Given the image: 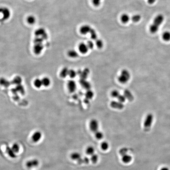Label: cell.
<instances>
[{
  "mask_svg": "<svg viewBox=\"0 0 170 170\" xmlns=\"http://www.w3.org/2000/svg\"><path fill=\"white\" fill-rule=\"evenodd\" d=\"M90 161V159L88 157H84V158H81L77 162L79 164H88L89 163Z\"/></svg>",
  "mask_w": 170,
  "mask_h": 170,
  "instance_id": "f546056e",
  "label": "cell"
},
{
  "mask_svg": "<svg viewBox=\"0 0 170 170\" xmlns=\"http://www.w3.org/2000/svg\"><path fill=\"white\" fill-rule=\"evenodd\" d=\"M156 0H148V2L150 4H153L156 2Z\"/></svg>",
  "mask_w": 170,
  "mask_h": 170,
  "instance_id": "ee69618b",
  "label": "cell"
},
{
  "mask_svg": "<svg viewBox=\"0 0 170 170\" xmlns=\"http://www.w3.org/2000/svg\"><path fill=\"white\" fill-rule=\"evenodd\" d=\"M141 15L139 14L134 15L132 16L131 18V20L133 23H138L140 21L141 19Z\"/></svg>",
  "mask_w": 170,
  "mask_h": 170,
  "instance_id": "1f68e13d",
  "label": "cell"
},
{
  "mask_svg": "<svg viewBox=\"0 0 170 170\" xmlns=\"http://www.w3.org/2000/svg\"><path fill=\"white\" fill-rule=\"evenodd\" d=\"M160 170H169V168H168L167 167H163L161 169H160Z\"/></svg>",
  "mask_w": 170,
  "mask_h": 170,
  "instance_id": "f6af8a7d",
  "label": "cell"
},
{
  "mask_svg": "<svg viewBox=\"0 0 170 170\" xmlns=\"http://www.w3.org/2000/svg\"><path fill=\"white\" fill-rule=\"evenodd\" d=\"M22 81V78L19 76H17L13 79L12 82L13 84L18 86L19 85L21 84Z\"/></svg>",
  "mask_w": 170,
  "mask_h": 170,
  "instance_id": "4316f807",
  "label": "cell"
},
{
  "mask_svg": "<svg viewBox=\"0 0 170 170\" xmlns=\"http://www.w3.org/2000/svg\"><path fill=\"white\" fill-rule=\"evenodd\" d=\"M124 95L126 99L130 101H132L134 99V96L130 90L128 89H125L124 92Z\"/></svg>",
  "mask_w": 170,
  "mask_h": 170,
  "instance_id": "9a60e30c",
  "label": "cell"
},
{
  "mask_svg": "<svg viewBox=\"0 0 170 170\" xmlns=\"http://www.w3.org/2000/svg\"><path fill=\"white\" fill-rule=\"evenodd\" d=\"M42 137V132L39 131H35L33 134L31 139L32 140L34 143H38L41 140Z\"/></svg>",
  "mask_w": 170,
  "mask_h": 170,
  "instance_id": "30bf717a",
  "label": "cell"
},
{
  "mask_svg": "<svg viewBox=\"0 0 170 170\" xmlns=\"http://www.w3.org/2000/svg\"><path fill=\"white\" fill-rule=\"evenodd\" d=\"M89 33L90 34V37L91 39L94 40H96L98 39V36L95 30L92 28L90 31Z\"/></svg>",
  "mask_w": 170,
  "mask_h": 170,
  "instance_id": "d4e9b609",
  "label": "cell"
},
{
  "mask_svg": "<svg viewBox=\"0 0 170 170\" xmlns=\"http://www.w3.org/2000/svg\"><path fill=\"white\" fill-rule=\"evenodd\" d=\"M153 117L152 115L149 114L147 115L144 122V127L146 129H148L150 128L152 124Z\"/></svg>",
  "mask_w": 170,
  "mask_h": 170,
  "instance_id": "5b68a950",
  "label": "cell"
},
{
  "mask_svg": "<svg viewBox=\"0 0 170 170\" xmlns=\"http://www.w3.org/2000/svg\"><path fill=\"white\" fill-rule=\"evenodd\" d=\"M132 159V157L127 154L122 156V161L124 163L127 164L130 163Z\"/></svg>",
  "mask_w": 170,
  "mask_h": 170,
  "instance_id": "e0dca14e",
  "label": "cell"
},
{
  "mask_svg": "<svg viewBox=\"0 0 170 170\" xmlns=\"http://www.w3.org/2000/svg\"><path fill=\"white\" fill-rule=\"evenodd\" d=\"M86 44L89 49H93L94 47V44L91 41H88Z\"/></svg>",
  "mask_w": 170,
  "mask_h": 170,
  "instance_id": "7bdbcfd3",
  "label": "cell"
},
{
  "mask_svg": "<svg viewBox=\"0 0 170 170\" xmlns=\"http://www.w3.org/2000/svg\"><path fill=\"white\" fill-rule=\"evenodd\" d=\"M0 85L5 87H8L10 85V82L8 80L4 78H0Z\"/></svg>",
  "mask_w": 170,
  "mask_h": 170,
  "instance_id": "cb8c5ba5",
  "label": "cell"
},
{
  "mask_svg": "<svg viewBox=\"0 0 170 170\" xmlns=\"http://www.w3.org/2000/svg\"><path fill=\"white\" fill-rule=\"evenodd\" d=\"M77 75L79 76L81 79L86 80L90 73L89 69L88 68H85L83 71L79 70L77 72Z\"/></svg>",
  "mask_w": 170,
  "mask_h": 170,
  "instance_id": "8992f818",
  "label": "cell"
},
{
  "mask_svg": "<svg viewBox=\"0 0 170 170\" xmlns=\"http://www.w3.org/2000/svg\"><path fill=\"white\" fill-rule=\"evenodd\" d=\"M42 82L43 86L45 87H48L51 84V80L49 77H45L42 79Z\"/></svg>",
  "mask_w": 170,
  "mask_h": 170,
  "instance_id": "d6986e66",
  "label": "cell"
},
{
  "mask_svg": "<svg viewBox=\"0 0 170 170\" xmlns=\"http://www.w3.org/2000/svg\"><path fill=\"white\" fill-rule=\"evenodd\" d=\"M98 156L96 154H94L91 156L90 160L92 163H95L98 161Z\"/></svg>",
  "mask_w": 170,
  "mask_h": 170,
  "instance_id": "e575fe53",
  "label": "cell"
},
{
  "mask_svg": "<svg viewBox=\"0 0 170 170\" xmlns=\"http://www.w3.org/2000/svg\"><path fill=\"white\" fill-rule=\"evenodd\" d=\"M69 70L67 67H64L62 69L60 73V77L62 78H65L68 76Z\"/></svg>",
  "mask_w": 170,
  "mask_h": 170,
  "instance_id": "ffe728a7",
  "label": "cell"
},
{
  "mask_svg": "<svg viewBox=\"0 0 170 170\" xmlns=\"http://www.w3.org/2000/svg\"><path fill=\"white\" fill-rule=\"evenodd\" d=\"M102 0H92V3L94 6L98 7L100 5Z\"/></svg>",
  "mask_w": 170,
  "mask_h": 170,
  "instance_id": "60d3db41",
  "label": "cell"
},
{
  "mask_svg": "<svg viewBox=\"0 0 170 170\" xmlns=\"http://www.w3.org/2000/svg\"><path fill=\"white\" fill-rule=\"evenodd\" d=\"M0 14L2 15L3 19L4 20H8L11 16L10 10L6 7H0Z\"/></svg>",
  "mask_w": 170,
  "mask_h": 170,
  "instance_id": "3957f363",
  "label": "cell"
},
{
  "mask_svg": "<svg viewBox=\"0 0 170 170\" xmlns=\"http://www.w3.org/2000/svg\"><path fill=\"white\" fill-rule=\"evenodd\" d=\"M67 55L70 58H77L79 54L75 50H70L68 52Z\"/></svg>",
  "mask_w": 170,
  "mask_h": 170,
  "instance_id": "ac0fdd59",
  "label": "cell"
},
{
  "mask_svg": "<svg viewBox=\"0 0 170 170\" xmlns=\"http://www.w3.org/2000/svg\"><path fill=\"white\" fill-rule=\"evenodd\" d=\"M162 38L166 42H168L170 40V32L168 31H166L162 35Z\"/></svg>",
  "mask_w": 170,
  "mask_h": 170,
  "instance_id": "83f0119b",
  "label": "cell"
},
{
  "mask_svg": "<svg viewBox=\"0 0 170 170\" xmlns=\"http://www.w3.org/2000/svg\"><path fill=\"white\" fill-rule=\"evenodd\" d=\"M164 18L162 15H158L154 19L153 23L150 26L149 30L150 32L155 33L158 30L160 25L162 24Z\"/></svg>",
  "mask_w": 170,
  "mask_h": 170,
  "instance_id": "6da1fadb",
  "label": "cell"
},
{
  "mask_svg": "<svg viewBox=\"0 0 170 170\" xmlns=\"http://www.w3.org/2000/svg\"><path fill=\"white\" fill-rule=\"evenodd\" d=\"M95 133V136L97 140H100L103 139L104 137L103 133L101 131H97L96 132L94 133Z\"/></svg>",
  "mask_w": 170,
  "mask_h": 170,
  "instance_id": "d590c367",
  "label": "cell"
},
{
  "mask_svg": "<svg viewBox=\"0 0 170 170\" xmlns=\"http://www.w3.org/2000/svg\"><path fill=\"white\" fill-rule=\"evenodd\" d=\"M71 158L73 160L78 161L81 158H82V157H81V154L79 153L78 152H74L71 154Z\"/></svg>",
  "mask_w": 170,
  "mask_h": 170,
  "instance_id": "7402d4cb",
  "label": "cell"
},
{
  "mask_svg": "<svg viewBox=\"0 0 170 170\" xmlns=\"http://www.w3.org/2000/svg\"><path fill=\"white\" fill-rule=\"evenodd\" d=\"M120 19L122 23L124 24H126L128 23L131 19L128 14L124 13L121 15Z\"/></svg>",
  "mask_w": 170,
  "mask_h": 170,
  "instance_id": "2e32d148",
  "label": "cell"
},
{
  "mask_svg": "<svg viewBox=\"0 0 170 170\" xmlns=\"http://www.w3.org/2000/svg\"><path fill=\"white\" fill-rule=\"evenodd\" d=\"M6 153L8 154V156L12 158H16V154L13 150L11 147L7 146L6 147Z\"/></svg>",
  "mask_w": 170,
  "mask_h": 170,
  "instance_id": "5bb4252c",
  "label": "cell"
},
{
  "mask_svg": "<svg viewBox=\"0 0 170 170\" xmlns=\"http://www.w3.org/2000/svg\"><path fill=\"white\" fill-rule=\"evenodd\" d=\"M13 150L16 154L18 153L20 151V147L19 144L17 143H14L11 147Z\"/></svg>",
  "mask_w": 170,
  "mask_h": 170,
  "instance_id": "d6a6232c",
  "label": "cell"
},
{
  "mask_svg": "<svg viewBox=\"0 0 170 170\" xmlns=\"http://www.w3.org/2000/svg\"><path fill=\"white\" fill-rule=\"evenodd\" d=\"M92 28L88 24H84L82 25L80 28V32L81 34L86 35L88 33H89Z\"/></svg>",
  "mask_w": 170,
  "mask_h": 170,
  "instance_id": "9c48e42d",
  "label": "cell"
},
{
  "mask_svg": "<svg viewBox=\"0 0 170 170\" xmlns=\"http://www.w3.org/2000/svg\"><path fill=\"white\" fill-rule=\"evenodd\" d=\"M117 99H118V100L119 101V102L122 103H124L126 101V97L124 96V94L123 95L120 94V95L117 98Z\"/></svg>",
  "mask_w": 170,
  "mask_h": 170,
  "instance_id": "ab89813d",
  "label": "cell"
},
{
  "mask_svg": "<svg viewBox=\"0 0 170 170\" xmlns=\"http://www.w3.org/2000/svg\"><path fill=\"white\" fill-rule=\"evenodd\" d=\"M77 75V73L73 69H69L68 76L71 78H75V77H76Z\"/></svg>",
  "mask_w": 170,
  "mask_h": 170,
  "instance_id": "836d02e7",
  "label": "cell"
},
{
  "mask_svg": "<svg viewBox=\"0 0 170 170\" xmlns=\"http://www.w3.org/2000/svg\"><path fill=\"white\" fill-rule=\"evenodd\" d=\"M130 78V74L128 71L123 69L122 71L121 75L118 77V80L120 83L122 84H126Z\"/></svg>",
  "mask_w": 170,
  "mask_h": 170,
  "instance_id": "7a4b0ae2",
  "label": "cell"
},
{
  "mask_svg": "<svg viewBox=\"0 0 170 170\" xmlns=\"http://www.w3.org/2000/svg\"><path fill=\"white\" fill-rule=\"evenodd\" d=\"M95 45L98 49H102L104 46V42L102 40L97 39V40H96Z\"/></svg>",
  "mask_w": 170,
  "mask_h": 170,
  "instance_id": "4dcf8cb0",
  "label": "cell"
},
{
  "mask_svg": "<svg viewBox=\"0 0 170 170\" xmlns=\"http://www.w3.org/2000/svg\"><path fill=\"white\" fill-rule=\"evenodd\" d=\"M33 85L35 87L40 89L43 86L42 79L40 78H36L33 81Z\"/></svg>",
  "mask_w": 170,
  "mask_h": 170,
  "instance_id": "603a6c76",
  "label": "cell"
},
{
  "mask_svg": "<svg viewBox=\"0 0 170 170\" xmlns=\"http://www.w3.org/2000/svg\"><path fill=\"white\" fill-rule=\"evenodd\" d=\"M16 89L18 91V92H20L21 93L23 94V93H24V88L23 86H21V84L17 86Z\"/></svg>",
  "mask_w": 170,
  "mask_h": 170,
  "instance_id": "b9f144b4",
  "label": "cell"
},
{
  "mask_svg": "<svg viewBox=\"0 0 170 170\" xmlns=\"http://www.w3.org/2000/svg\"><path fill=\"white\" fill-rule=\"evenodd\" d=\"M86 153L87 155L91 156L94 154V149L92 146H89L87 148Z\"/></svg>",
  "mask_w": 170,
  "mask_h": 170,
  "instance_id": "f1b7e54d",
  "label": "cell"
},
{
  "mask_svg": "<svg viewBox=\"0 0 170 170\" xmlns=\"http://www.w3.org/2000/svg\"><path fill=\"white\" fill-rule=\"evenodd\" d=\"M119 92L117 90H114L112 91L111 93V95L113 98H117L118 96L120 95Z\"/></svg>",
  "mask_w": 170,
  "mask_h": 170,
  "instance_id": "74e56055",
  "label": "cell"
},
{
  "mask_svg": "<svg viewBox=\"0 0 170 170\" xmlns=\"http://www.w3.org/2000/svg\"><path fill=\"white\" fill-rule=\"evenodd\" d=\"M26 21L28 24L32 25L36 22V18L33 15H29L26 18Z\"/></svg>",
  "mask_w": 170,
  "mask_h": 170,
  "instance_id": "44dd1931",
  "label": "cell"
},
{
  "mask_svg": "<svg viewBox=\"0 0 170 170\" xmlns=\"http://www.w3.org/2000/svg\"><path fill=\"white\" fill-rule=\"evenodd\" d=\"M127 152H128V149L126 148H122L119 151L120 154L122 156L125 155L126 154H127Z\"/></svg>",
  "mask_w": 170,
  "mask_h": 170,
  "instance_id": "f35d334b",
  "label": "cell"
},
{
  "mask_svg": "<svg viewBox=\"0 0 170 170\" xmlns=\"http://www.w3.org/2000/svg\"><path fill=\"white\" fill-rule=\"evenodd\" d=\"M79 83L81 85V86L86 90H89V89H90L91 87V85L90 82L87 81L86 80L80 79Z\"/></svg>",
  "mask_w": 170,
  "mask_h": 170,
  "instance_id": "4fadbf2b",
  "label": "cell"
},
{
  "mask_svg": "<svg viewBox=\"0 0 170 170\" xmlns=\"http://www.w3.org/2000/svg\"><path fill=\"white\" fill-rule=\"evenodd\" d=\"M109 145L108 143L106 141H104L101 143V149L103 150H106L108 149L109 148Z\"/></svg>",
  "mask_w": 170,
  "mask_h": 170,
  "instance_id": "8d00e7d4",
  "label": "cell"
},
{
  "mask_svg": "<svg viewBox=\"0 0 170 170\" xmlns=\"http://www.w3.org/2000/svg\"><path fill=\"white\" fill-rule=\"evenodd\" d=\"M39 165V160L36 159H30L26 163V166L29 168H33Z\"/></svg>",
  "mask_w": 170,
  "mask_h": 170,
  "instance_id": "52a82bcc",
  "label": "cell"
},
{
  "mask_svg": "<svg viewBox=\"0 0 170 170\" xmlns=\"http://www.w3.org/2000/svg\"><path fill=\"white\" fill-rule=\"evenodd\" d=\"M89 125L90 130L94 133L97 131H98L99 123L98 121L95 119L91 120L89 122Z\"/></svg>",
  "mask_w": 170,
  "mask_h": 170,
  "instance_id": "277c9868",
  "label": "cell"
},
{
  "mask_svg": "<svg viewBox=\"0 0 170 170\" xmlns=\"http://www.w3.org/2000/svg\"><path fill=\"white\" fill-rule=\"evenodd\" d=\"M94 96V94L93 92L91 89H89L85 93V97L88 100H90L92 99Z\"/></svg>",
  "mask_w": 170,
  "mask_h": 170,
  "instance_id": "484cf974",
  "label": "cell"
},
{
  "mask_svg": "<svg viewBox=\"0 0 170 170\" xmlns=\"http://www.w3.org/2000/svg\"><path fill=\"white\" fill-rule=\"evenodd\" d=\"M110 106L112 108L118 110H122L124 107L123 103H120L119 101H113L110 103Z\"/></svg>",
  "mask_w": 170,
  "mask_h": 170,
  "instance_id": "7c38bea8",
  "label": "cell"
},
{
  "mask_svg": "<svg viewBox=\"0 0 170 170\" xmlns=\"http://www.w3.org/2000/svg\"><path fill=\"white\" fill-rule=\"evenodd\" d=\"M78 49L80 52L82 54H86L89 49L87 44L84 43H80L78 45Z\"/></svg>",
  "mask_w": 170,
  "mask_h": 170,
  "instance_id": "8fae6325",
  "label": "cell"
},
{
  "mask_svg": "<svg viewBox=\"0 0 170 170\" xmlns=\"http://www.w3.org/2000/svg\"><path fill=\"white\" fill-rule=\"evenodd\" d=\"M67 88L69 91L70 93H74L77 89V85L74 80H70L67 83Z\"/></svg>",
  "mask_w": 170,
  "mask_h": 170,
  "instance_id": "ba28073f",
  "label": "cell"
}]
</instances>
